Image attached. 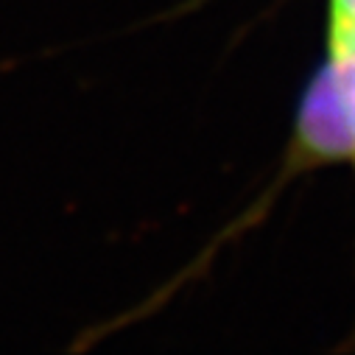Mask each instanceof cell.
I'll list each match as a JSON object with an SVG mask.
<instances>
[{
	"instance_id": "2",
	"label": "cell",
	"mask_w": 355,
	"mask_h": 355,
	"mask_svg": "<svg viewBox=\"0 0 355 355\" xmlns=\"http://www.w3.org/2000/svg\"><path fill=\"white\" fill-rule=\"evenodd\" d=\"M330 26H355V0H327Z\"/></svg>"
},
{
	"instance_id": "1",
	"label": "cell",
	"mask_w": 355,
	"mask_h": 355,
	"mask_svg": "<svg viewBox=\"0 0 355 355\" xmlns=\"http://www.w3.org/2000/svg\"><path fill=\"white\" fill-rule=\"evenodd\" d=\"M336 162L355 171V26L327 23V56L300 98L286 171Z\"/></svg>"
}]
</instances>
